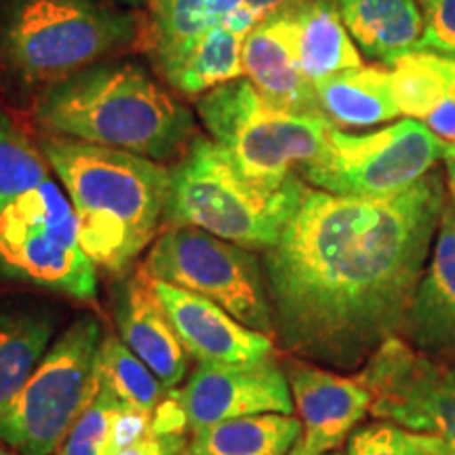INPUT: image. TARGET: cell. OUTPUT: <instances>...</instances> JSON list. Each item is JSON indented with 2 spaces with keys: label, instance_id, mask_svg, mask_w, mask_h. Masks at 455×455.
<instances>
[{
  "label": "cell",
  "instance_id": "cell-27",
  "mask_svg": "<svg viewBox=\"0 0 455 455\" xmlns=\"http://www.w3.org/2000/svg\"><path fill=\"white\" fill-rule=\"evenodd\" d=\"M49 180V167L32 141L0 112V209Z\"/></svg>",
  "mask_w": 455,
  "mask_h": 455
},
{
  "label": "cell",
  "instance_id": "cell-35",
  "mask_svg": "<svg viewBox=\"0 0 455 455\" xmlns=\"http://www.w3.org/2000/svg\"><path fill=\"white\" fill-rule=\"evenodd\" d=\"M121 3H124V4H129V7H141V4L150 3V0H121Z\"/></svg>",
  "mask_w": 455,
  "mask_h": 455
},
{
  "label": "cell",
  "instance_id": "cell-13",
  "mask_svg": "<svg viewBox=\"0 0 455 455\" xmlns=\"http://www.w3.org/2000/svg\"><path fill=\"white\" fill-rule=\"evenodd\" d=\"M287 379L298 407L301 436L293 451L325 455L348 439L352 428L371 413V392L355 375H339L308 363H289Z\"/></svg>",
  "mask_w": 455,
  "mask_h": 455
},
{
  "label": "cell",
  "instance_id": "cell-28",
  "mask_svg": "<svg viewBox=\"0 0 455 455\" xmlns=\"http://www.w3.org/2000/svg\"><path fill=\"white\" fill-rule=\"evenodd\" d=\"M123 407L127 405L121 398L101 386L98 396L72 426L55 455H108L114 418Z\"/></svg>",
  "mask_w": 455,
  "mask_h": 455
},
{
  "label": "cell",
  "instance_id": "cell-36",
  "mask_svg": "<svg viewBox=\"0 0 455 455\" xmlns=\"http://www.w3.org/2000/svg\"><path fill=\"white\" fill-rule=\"evenodd\" d=\"M0 455H17V453L9 451V449H3V447H0Z\"/></svg>",
  "mask_w": 455,
  "mask_h": 455
},
{
  "label": "cell",
  "instance_id": "cell-6",
  "mask_svg": "<svg viewBox=\"0 0 455 455\" xmlns=\"http://www.w3.org/2000/svg\"><path fill=\"white\" fill-rule=\"evenodd\" d=\"M198 116L213 141L247 180L281 188L321 155L335 124L327 116L272 106L247 78L220 84L198 100Z\"/></svg>",
  "mask_w": 455,
  "mask_h": 455
},
{
  "label": "cell",
  "instance_id": "cell-26",
  "mask_svg": "<svg viewBox=\"0 0 455 455\" xmlns=\"http://www.w3.org/2000/svg\"><path fill=\"white\" fill-rule=\"evenodd\" d=\"M98 371L104 388L112 390L127 407L140 411L155 413L164 401V392H169L152 369L116 335H106L101 339Z\"/></svg>",
  "mask_w": 455,
  "mask_h": 455
},
{
  "label": "cell",
  "instance_id": "cell-31",
  "mask_svg": "<svg viewBox=\"0 0 455 455\" xmlns=\"http://www.w3.org/2000/svg\"><path fill=\"white\" fill-rule=\"evenodd\" d=\"M152 413L140 411V409L123 407L121 411L116 413L112 424V435H110V449H108V455L112 451H118V449L133 445V443H140L152 436Z\"/></svg>",
  "mask_w": 455,
  "mask_h": 455
},
{
  "label": "cell",
  "instance_id": "cell-14",
  "mask_svg": "<svg viewBox=\"0 0 455 455\" xmlns=\"http://www.w3.org/2000/svg\"><path fill=\"white\" fill-rule=\"evenodd\" d=\"M152 287L167 312L171 325L188 352L198 363H247L268 361L275 344L268 335L244 327L218 304L152 276Z\"/></svg>",
  "mask_w": 455,
  "mask_h": 455
},
{
  "label": "cell",
  "instance_id": "cell-30",
  "mask_svg": "<svg viewBox=\"0 0 455 455\" xmlns=\"http://www.w3.org/2000/svg\"><path fill=\"white\" fill-rule=\"evenodd\" d=\"M424 34L418 51L455 57V0H419Z\"/></svg>",
  "mask_w": 455,
  "mask_h": 455
},
{
  "label": "cell",
  "instance_id": "cell-18",
  "mask_svg": "<svg viewBox=\"0 0 455 455\" xmlns=\"http://www.w3.org/2000/svg\"><path fill=\"white\" fill-rule=\"evenodd\" d=\"M358 49L382 66L418 53L424 13L418 0H333Z\"/></svg>",
  "mask_w": 455,
  "mask_h": 455
},
{
  "label": "cell",
  "instance_id": "cell-39",
  "mask_svg": "<svg viewBox=\"0 0 455 455\" xmlns=\"http://www.w3.org/2000/svg\"><path fill=\"white\" fill-rule=\"evenodd\" d=\"M453 207H455V204H453Z\"/></svg>",
  "mask_w": 455,
  "mask_h": 455
},
{
  "label": "cell",
  "instance_id": "cell-34",
  "mask_svg": "<svg viewBox=\"0 0 455 455\" xmlns=\"http://www.w3.org/2000/svg\"><path fill=\"white\" fill-rule=\"evenodd\" d=\"M441 158H443V161H445L447 180H449V190H451L453 204H455V144H445V141H443Z\"/></svg>",
  "mask_w": 455,
  "mask_h": 455
},
{
  "label": "cell",
  "instance_id": "cell-29",
  "mask_svg": "<svg viewBox=\"0 0 455 455\" xmlns=\"http://www.w3.org/2000/svg\"><path fill=\"white\" fill-rule=\"evenodd\" d=\"M346 455H426L407 430L379 422L356 430Z\"/></svg>",
  "mask_w": 455,
  "mask_h": 455
},
{
  "label": "cell",
  "instance_id": "cell-20",
  "mask_svg": "<svg viewBox=\"0 0 455 455\" xmlns=\"http://www.w3.org/2000/svg\"><path fill=\"white\" fill-rule=\"evenodd\" d=\"M315 91L323 114L335 127H373L401 116L392 72L386 68H350L315 83Z\"/></svg>",
  "mask_w": 455,
  "mask_h": 455
},
{
  "label": "cell",
  "instance_id": "cell-24",
  "mask_svg": "<svg viewBox=\"0 0 455 455\" xmlns=\"http://www.w3.org/2000/svg\"><path fill=\"white\" fill-rule=\"evenodd\" d=\"M243 38L224 24L196 38L178 60L161 72L171 87L186 95L207 93L243 76Z\"/></svg>",
  "mask_w": 455,
  "mask_h": 455
},
{
  "label": "cell",
  "instance_id": "cell-16",
  "mask_svg": "<svg viewBox=\"0 0 455 455\" xmlns=\"http://www.w3.org/2000/svg\"><path fill=\"white\" fill-rule=\"evenodd\" d=\"M426 355L455 352V207L445 204L424 275L409 304L401 335Z\"/></svg>",
  "mask_w": 455,
  "mask_h": 455
},
{
  "label": "cell",
  "instance_id": "cell-15",
  "mask_svg": "<svg viewBox=\"0 0 455 455\" xmlns=\"http://www.w3.org/2000/svg\"><path fill=\"white\" fill-rule=\"evenodd\" d=\"M243 76L272 106L295 114L325 116L315 84L301 70L295 51V26L287 4L258 21L243 38Z\"/></svg>",
  "mask_w": 455,
  "mask_h": 455
},
{
  "label": "cell",
  "instance_id": "cell-37",
  "mask_svg": "<svg viewBox=\"0 0 455 455\" xmlns=\"http://www.w3.org/2000/svg\"><path fill=\"white\" fill-rule=\"evenodd\" d=\"M289 455H301V453H295L293 449H291V453H289ZM325 455H341V453H325Z\"/></svg>",
  "mask_w": 455,
  "mask_h": 455
},
{
  "label": "cell",
  "instance_id": "cell-9",
  "mask_svg": "<svg viewBox=\"0 0 455 455\" xmlns=\"http://www.w3.org/2000/svg\"><path fill=\"white\" fill-rule=\"evenodd\" d=\"M146 270L207 298L244 327L276 338L268 281L249 249L190 226H171L148 255Z\"/></svg>",
  "mask_w": 455,
  "mask_h": 455
},
{
  "label": "cell",
  "instance_id": "cell-7",
  "mask_svg": "<svg viewBox=\"0 0 455 455\" xmlns=\"http://www.w3.org/2000/svg\"><path fill=\"white\" fill-rule=\"evenodd\" d=\"M101 327L84 315L66 329L34 369L7 411L0 441L20 455H55L101 388Z\"/></svg>",
  "mask_w": 455,
  "mask_h": 455
},
{
  "label": "cell",
  "instance_id": "cell-22",
  "mask_svg": "<svg viewBox=\"0 0 455 455\" xmlns=\"http://www.w3.org/2000/svg\"><path fill=\"white\" fill-rule=\"evenodd\" d=\"M243 0H150L148 51L158 70L173 64L201 34L224 24Z\"/></svg>",
  "mask_w": 455,
  "mask_h": 455
},
{
  "label": "cell",
  "instance_id": "cell-19",
  "mask_svg": "<svg viewBox=\"0 0 455 455\" xmlns=\"http://www.w3.org/2000/svg\"><path fill=\"white\" fill-rule=\"evenodd\" d=\"M287 7L295 26L299 66L312 84L365 66L333 0H289Z\"/></svg>",
  "mask_w": 455,
  "mask_h": 455
},
{
  "label": "cell",
  "instance_id": "cell-4",
  "mask_svg": "<svg viewBox=\"0 0 455 455\" xmlns=\"http://www.w3.org/2000/svg\"><path fill=\"white\" fill-rule=\"evenodd\" d=\"M310 188L293 175L281 188L247 180L224 148L195 135L180 163L169 171V196L163 220L190 226L238 247H275Z\"/></svg>",
  "mask_w": 455,
  "mask_h": 455
},
{
  "label": "cell",
  "instance_id": "cell-25",
  "mask_svg": "<svg viewBox=\"0 0 455 455\" xmlns=\"http://www.w3.org/2000/svg\"><path fill=\"white\" fill-rule=\"evenodd\" d=\"M390 72L398 112L424 123L451 93L455 57L418 51L398 60Z\"/></svg>",
  "mask_w": 455,
  "mask_h": 455
},
{
  "label": "cell",
  "instance_id": "cell-12",
  "mask_svg": "<svg viewBox=\"0 0 455 455\" xmlns=\"http://www.w3.org/2000/svg\"><path fill=\"white\" fill-rule=\"evenodd\" d=\"M167 396L192 432L247 415H291L295 409L287 373L272 358L247 365L198 363L188 382Z\"/></svg>",
  "mask_w": 455,
  "mask_h": 455
},
{
  "label": "cell",
  "instance_id": "cell-1",
  "mask_svg": "<svg viewBox=\"0 0 455 455\" xmlns=\"http://www.w3.org/2000/svg\"><path fill=\"white\" fill-rule=\"evenodd\" d=\"M445 204L436 171L384 198L310 188L264 255L283 348L316 365L355 371L398 338Z\"/></svg>",
  "mask_w": 455,
  "mask_h": 455
},
{
  "label": "cell",
  "instance_id": "cell-32",
  "mask_svg": "<svg viewBox=\"0 0 455 455\" xmlns=\"http://www.w3.org/2000/svg\"><path fill=\"white\" fill-rule=\"evenodd\" d=\"M184 436L152 435L144 441L118 449V451H112L110 455H175L184 449Z\"/></svg>",
  "mask_w": 455,
  "mask_h": 455
},
{
  "label": "cell",
  "instance_id": "cell-10",
  "mask_svg": "<svg viewBox=\"0 0 455 455\" xmlns=\"http://www.w3.org/2000/svg\"><path fill=\"white\" fill-rule=\"evenodd\" d=\"M441 152L443 140L413 118L369 133L333 127L321 155L301 169V178L329 195L395 196L435 171Z\"/></svg>",
  "mask_w": 455,
  "mask_h": 455
},
{
  "label": "cell",
  "instance_id": "cell-38",
  "mask_svg": "<svg viewBox=\"0 0 455 455\" xmlns=\"http://www.w3.org/2000/svg\"><path fill=\"white\" fill-rule=\"evenodd\" d=\"M175 455H192L190 451H180V453H175Z\"/></svg>",
  "mask_w": 455,
  "mask_h": 455
},
{
  "label": "cell",
  "instance_id": "cell-3",
  "mask_svg": "<svg viewBox=\"0 0 455 455\" xmlns=\"http://www.w3.org/2000/svg\"><path fill=\"white\" fill-rule=\"evenodd\" d=\"M38 123L61 138L167 161L195 138V121L133 61H100L44 91Z\"/></svg>",
  "mask_w": 455,
  "mask_h": 455
},
{
  "label": "cell",
  "instance_id": "cell-17",
  "mask_svg": "<svg viewBox=\"0 0 455 455\" xmlns=\"http://www.w3.org/2000/svg\"><path fill=\"white\" fill-rule=\"evenodd\" d=\"M114 315L127 348L152 369L164 388H178L188 373V352L156 298L146 266L121 287Z\"/></svg>",
  "mask_w": 455,
  "mask_h": 455
},
{
  "label": "cell",
  "instance_id": "cell-11",
  "mask_svg": "<svg viewBox=\"0 0 455 455\" xmlns=\"http://www.w3.org/2000/svg\"><path fill=\"white\" fill-rule=\"evenodd\" d=\"M371 413L407 430L426 455H455V363L392 338L358 373Z\"/></svg>",
  "mask_w": 455,
  "mask_h": 455
},
{
  "label": "cell",
  "instance_id": "cell-2",
  "mask_svg": "<svg viewBox=\"0 0 455 455\" xmlns=\"http://www.w3.org/2000/svg\"><path fill=\"white\" fill-rule=\"evenodd\" d=\"M95 266L118 272L144 251L164 215L169 169L152 158L72 138L44 140Z\"/></svg>",
  "mask_w": 455,
  "mask_h": 455
},
{
  "label": "cell",
  "instance_id": "cell-23",
  "mask_svg": "<svg viewBox=\"0 0 455 455\" xmlns=\"http://www.w3.org/2000/svg\"><path fill=\"white\" fill-rule=\"evenodd\" d=\"M301 436L293 415L261 413L204 426L192 436V455H289Z\"/></svg>",
  "mask_w": 455,
  "mask_h": 455
},
{
  "label": "cell",
  "instance_id": "cell-33",
  "mask_svg": "<svg viewBox=\"0 0 455 455\" xmlns=\"http://www.w3.org/2000/svg\"><path fill=\"white\" fill-rule=\"evenodd\" d=\"M287 3L289 0H243V7L251 11V13L261 21L266 15H270L272 11L281 9L283 4Z\"/></svg>",
  "mask_w": 455,
  "mask_h": 455
},
{
  "label": "cell",
  "instance_id": "cell-5",
  "mask_svg": "<svg viewBox=\"0 0 455 455\" xmlns=\"http://www.w3.org/2000/svg\"><path fill=\"white\" fill-rule=\"evenodd\" d=\"M140 21L104 0H7L0 64L30 83L61 81L138 38Z\"/></svg>",
  "mask_w": 455,
  "mask_h": 455
},
{
  "label": "cell",
  "instance_id": "cell-8",
  "mask_svg": "<svg viewBox=\"0 0 455 455\" xmlns=\"http://www.w3.org/2000/svg\"><path fill=\"white\" fill-rule=\"evenodd\" d=\"M0 270L76 299L98 293L76 212L51 180L0 209Z\"/></svg>",
  "mask_w": 455,
  "mask_h": 455
},
{
  "label": "cell",
  "instance_id": "cell-21",
  "mask_svg": "<svg viewBox=\"0 0 455 455\" xmlns=\"http://www.w3.org/2000/svg\"><path fill=\"white\" fill-rule=\"evenodd\" d=\"M53 331V316L44 310L0 304V415L41 365Z\"/></svg>",
  "mask_w": 455,
  "mask_h": 455
}]
</instances>
